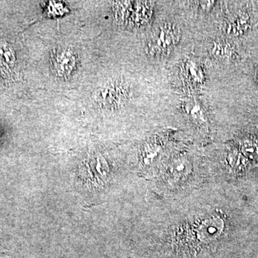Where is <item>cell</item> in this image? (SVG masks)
I'll list each match as a JSON object with an SVG mask.
<instances>
[{"label":"cell","instance_id":"cell-1","mask_svg":"<svg viewBox=\"0 0 258 258\" xmlns=\"http://www.w3.org/2000/svg\"><path fill=\"white\" fill-rule=\"evenodd\" d=\"M179 40L178 30L170 25L161 27L160 31L152 44V50L154 53H162L171 48Z\"/></svg>","mask_w":258,"mask_h":258},{"label":"cell","instance_id":"cell-2","mask_svg":"<svg viewBox=\"0 0 258 258\" xmlns=\"http://www.w3.org/2000/svg\"><path fill=\"white\" fill-rule=\"evenodd\" d=\"M15 60L14 53L12 49L5 42H0V70L10 71Z\"/></svg>","mask_w":258,"mask_h":258},{"label":"cell","instance_id":"cell-6","mask_svg":"<svg viewBox=\"0 0 258 258\" xmlns=\"http://www.w3.org/2000/svg\"><path fill=\"white\" fill-rule=\"evenodd\" d=\"M242 152L247 157L251 158L258 157V147L254 144H244L243 147H242Z\"/></svg>","mask_w":258,"mask_h":258},{"label":"cell","instance_id":"cell-3","mask_svg":"<svg viewBox=\"0 0 258 258\" xmlns=\"http://www.w3.org/2000/svg\"><path fill=\"white\" fill-rule=\"evenodd\" d=\"M184 109L185 113L195 121L200 123L205 121V111L203 107L198 102L191 101L185 103Z\"/></svg>","mask_w":258,"mask_h":258},{"label":"cell","instance_id":"cell-5","mask_svg":"<svg viewBox=\"0 0 258 258\" xmlns=\"http://www.w3.org/2000/svg\"><path fill=\"white\" fill-rule=\"evenodd\" d=\"M212 53L217 58H225L232 55V50L229 44L218 41L214 42L212 47Z\"/></svg>","mask_w":258,"mask_h":258},{"label":"cell","instance_id":"cell-4","mask_svg":"<svg viewBox=\"0 0 258 258\" xmlns=\"http://www.w3.org/2000/svg\"><path fill=\"white\" fill-rule=\"evenodd\" d=\"M248 18L247 15H240L234 21L229 22L226 25V32L230 35H240L247 28Z\"/></svg>","mask_w":258,"mask_h":258},{"label":"cell","instance_id":"cell-8","mask_svg":"<svg viewBox=\"0 0 258 258\" xmlns=\"http://www.w3.org/2000/svg\"><path fill=\"white\" fill-rule=\"evenodd\" d=\"M257 83H258V75L257 76Z\"/></svg>","mask_w":258,"mask_h":258},{"label":"cell","instance_id":"cell-7","mask_svg":"<svg viewBox=\"0 0 258 258\" xmlns=\"http://www.w3.org/2000/svg\"><path fill=\"white\" fill-rule=\"evenodd\" d=\"M214 2L212 1H205V2H201L200 3V5H201L202 8L204 10H208L212 8V5H213Z\"/></svg>","mask_w":258,"mask_h":258}]
</instances>
